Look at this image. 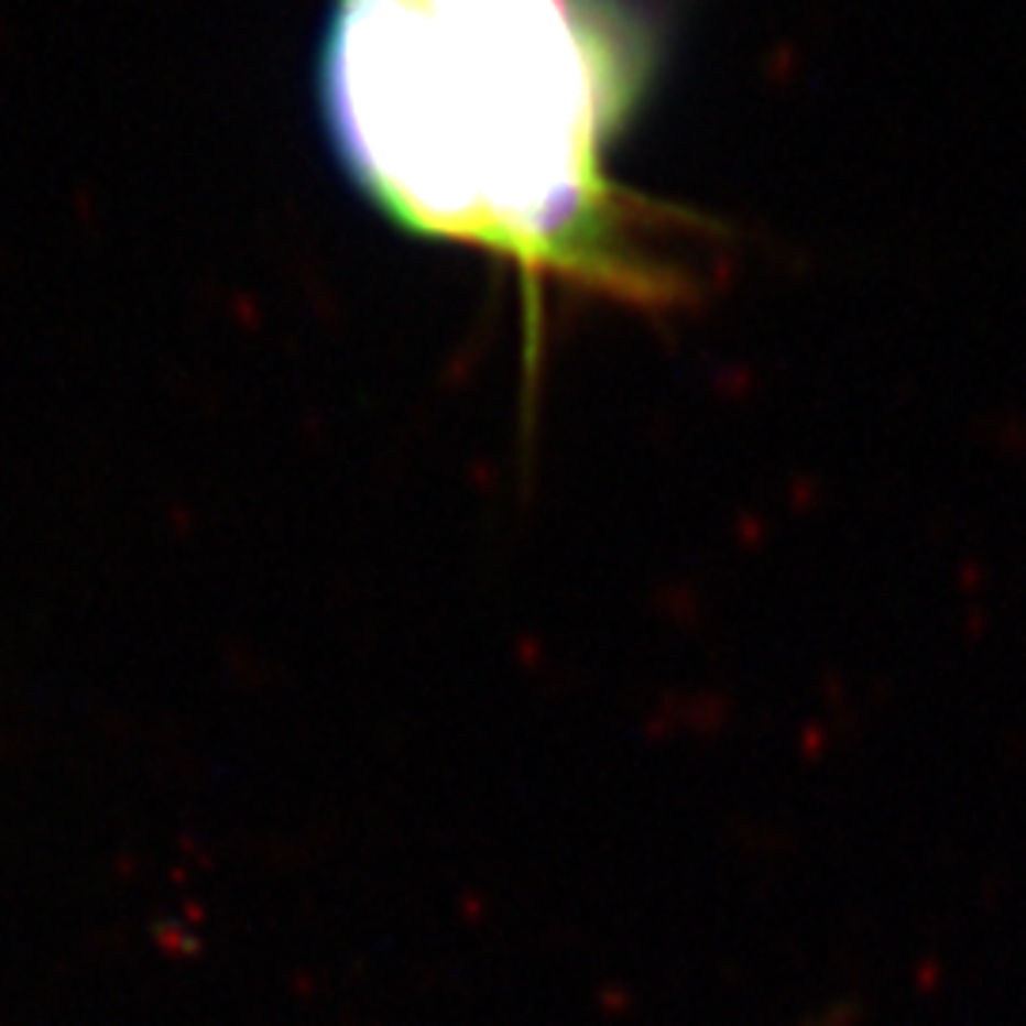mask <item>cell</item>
<instances>
[{
    "label": "cell",
    "instance_id": "1",
    "mask_svg": "<svg viewBox=\"0 0 1026 1026\" xmlns=\"http://www.w3.org/2000/svg\"><path fill=\"white\" fill-rule=\"evenodd\" d=\"M651 50L612 0H331L319 107L392 225L502 259L536 293L666 313L688 221L612 175Z\"/></svg>",
    "mask_w": 1026,
    "mask_h": 1026
}]
</instances>
